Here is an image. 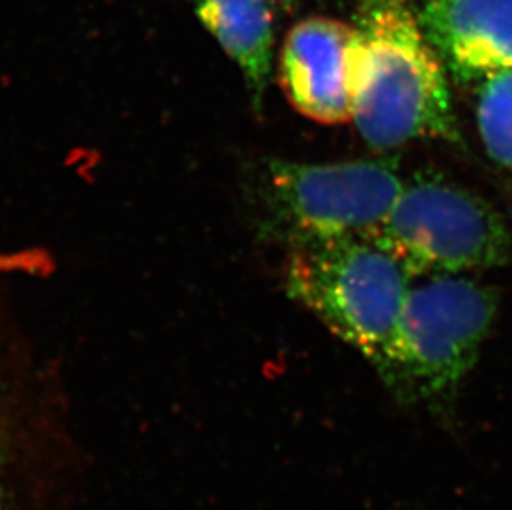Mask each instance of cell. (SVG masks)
Listing matches in <instances>:
<instances>
[{
    "instance_id": "2",
    "label": "cell",
    "mask_w": 512,
    "mask_h": 510,
    "mask_svg": "<svg viewBox=\"0 0 512 510\" xmlns=\"http://www.w3.org/2000/svg\"><path fill=\"white\" fill-rule=\"evenodd\" d=\"M405 179L395 158L343 163L262 159L247 174L254 226L267 241L294 247L340 237H373Z\"/></svg>"
},
{
    "instance_id": "11",
    "label": "cell",
    "mask_w": 512,
    "mask_h": 510,
    "mask_svg": "<svg viewBox=\"0 0 512 510\" xmlns=\"http://www.w3.org/2000/svg\"><path fill=\"white\" fill-rule=\"evenodd\" d=\"M271 4L272 9L279 12H289L299 5L300 0H267Z\"/></svg>"
},
{
    "instance_id": "3",
    "label": "cell",
    "mask_w": 512,
    "mask_h": 510,
    "mask_svg": "<svg viewBox=\"0 0 512 510\" xmlns=\"http://www.w3.org/2000/svg\"><path fill=\"white\" fill-rule=\"evenodd\" d=\"M496 313L491 287L436 275L408 290L392 347L375 370L400 403L446 409L478 360Z\"/></svg>"
},
{
    "instance_id": "4",
    "label": "cell",
    "mask_w": 512,
    "mask_h": 510,
    "mask_svg": "<svg viewBox=\"0 0 512 510\" xmlns=\"http://www.w3.org/2000/svg\"><path fill=\"white\" fill-rule=\"evenodd\" d=\"M410 275L372 237L290 247L287 294L377 368L392 347Z\"/></svg>"
},
{
    "instance_id": "5",
    "label": "cell",
    "mask_w": 512,
    "mask_h": 510,
    "mask_svg": "<svg viewBox=\"0 0 512 510\" xmlns=\"http://www.w3.org/2000/svg\"><path fill=\"white\" fill-rule=\"evenodd\" d=\"M373 241L410 277L458 275L508 264L512 234L478 194L441 176L418 174L403 183Z\"/></svg>"
},
{
    "instance_id": "6",
    "label": "cell",
    "mask_w": 512,
    "mask_h": 510,
    "mask_svg": "<svg viewBox=\"0 0 512 510\" xmlns=\"http://www.w3.org/2000/svg\"><path fill=\"white\" fill-rule=\"evenodd\" d=\"M353 27L329 17H310L285 37L279 83L300 115L322 125L352 121Z\"/></svg>"
},
{
    "instance_id": "9",
    "label": "cell",
    "mask_w": 512,
    "mask_h": 510,
    "mask_svg": "<svg viewBox=\"0 0 512 510\" xmlns=\"http://www.w3.org/2000/svg\"><path fill=\"white\" fill-rule=\"evenodd\" d=\"M476 123L489 158L512 171V68L478 83Z\"/></svg>"
},
{
    "instance_id": "7",
    "label": "cell",
    "mask_w": 512,
    "mask_h": 510,
    "mask_svg": "<svg viewBox=\"0 0 512 510\" xmlns=\"http://www.w3.org/2000/svg\"><path fill=\"white\" fill-rule=\"evenodd\" d=\"M426 39L458 85L512 68V0H426Z\"/></svg>"
},
{
    "instance_id": "10",
    "label": "cell",
    "mask_w": 512,
    "mask_h": 510,
    "mask_svg": "<svg viewBox=\"0 0 512 510\" xmlns=\"http://www.w3.org/2000/svg\"><path fill=\"white\" fill-rule=\"evenodd\" d=\"M4 428H2V414H0V510L4 509V502H2V499H4V458H5V451H4Z\"/></svg>"
},
{
    "instance_id": "8",
    "label": "cell",
    "mask_w": 512,
    "mask_h": 510,
    "mask_svg": "<svg viewBox=\"0 0 512 510\" xmlns=\"http://www.w3.org/2000/svg\"><path fill=\"white\" fill-rule=\"evenodd\" d=\"M196 14L241 70L254 111L271 83L274 20L267 0H193Z\"/></svg>"
},
{
    "instance_id": "1",
    "label": "cell",
    "mask_w": 512,
    "mask_h": 510,
    "mask_svg": "<svg viewBox=\"0 0 512 510\" xmlns=\"http://www.w3.org/2000/svg\"><path fill=\"white\" fill-rule=\"evenodd\" d=\"M413 0H360L353 20L352 121L377 151L459 143L450 80Z\"/></svg>"
}]
</instances>
